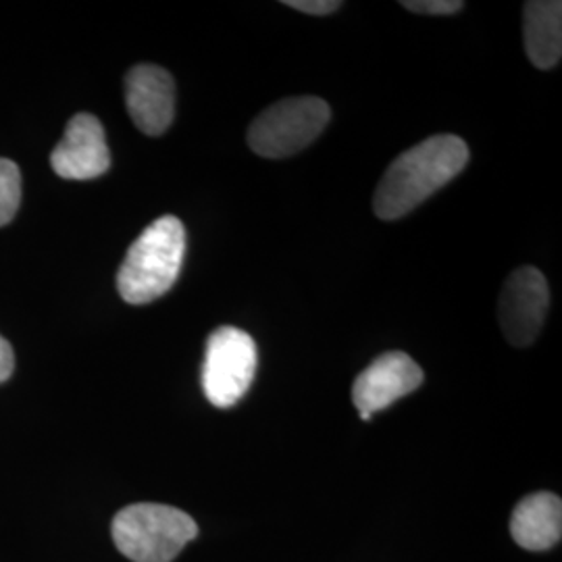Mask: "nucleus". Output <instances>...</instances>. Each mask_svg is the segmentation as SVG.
I'll use <instances>...</instances> for the list:
<instances>
[{
	"mask_svg": "<svg viewBox=\"0 0 562 562\" xmlns=\"http://www.w3.org/2000/svg\"><path fill=\"white\" fill-rule=\"evenodd\" d=\"M469 161L464 140L452 134L431 136L402 153L378 186L373 209L385 222L401 220L454 180Z\"/></svg>",
	"mask_w": 562,
	"mask_h": 562,
	"instance_id": "f257e3e1",
	"label": "nucleus"
},
{
	"mask_svg": "<svg viewBox=\"0 0 562 562\" xmlns=\"http://www.w3.org/2000/svg\"><path fill=\"white\" fill-rule=\"evenodd\" d=\"M186 255V229L178 217L150 223L130 246L117 273L121 299L148 304L161 299L178 281Z\"/></svg>",
	"mask_w": 562,
	"mask_h": 562,
	"instance_id": "f03ea898",
	"label": "nucleus"
},
{
	"mask_svg": "<svg viewBox=\"0 0 562 562\" xmlns=\"http://www.w3.org/2000/svg\"><path fill=\"white\" fill-rule=\"evenodd\" d=\"M113 542L134 562H171L199 536L196 521L165 504H132L113 519Z\"/></svg>",
	"mask_w": 562,
	"mask_h": 562,
	"instance_id": "7ed1b4c3",
	"label": "nucleus"
},
{
	"mask_svg": "<svg viewBox=\"0 0 562 562\" xmlns=\"http://www.w3.org/2000/svg\"><path fill=\"white\" fill-rule=\"evenodd\" d=\"M331 117L317 97H294L265 109L248 130V146L262 159H288L322 136Z\"/></svg>",
	"mask_w": 562,
	"mask_h": 562,
	"instance_id": "20e7f679",
	"label": "nucleus"
},
{
	"mask_svg": "<svg viewBox=\"0 0 562 562\" xmlns=\"http://www.w3.org/2000/svg\"><path fill=\"white\" fill-rule=\"evenodd\" d=\"M259 352L250 334L234 325L217 327L202 361V392L217 408H229L246 396L257 375Z\"/></svg>",
	"mask_w": 562,
	"mask_h": 562,
	"instance_id": "39448f33",
	"label": "nucleus"
},
{
	"mask_svg": "<svg viewBox=\"0 0 562 562\" xmlns=\"http://www.w3.org/2000/svg\"><path fill=\"white\" fill-rule=\"evenodd\" d=\"M550 306V290L542 271L521 267L506 280L498 302V319L504 338L522 348L533 344L542 331Z\"/></svg>",
	"mask_w": 562,
	"mask_h": 562,
	"instance_id": "423d86ee",
	"label": "nucleus"
},
{
	"mask_svg": "<svg viewBox=\"0 0 562 562\" xmlns=\"http://www.w3.org/2000/svg\"><path fill=\"white\" fill-rule=\"evenodd\" d=\"M50 165L63 180H94L111 167V153L101 121L80 113L67 123L65 136L50 155Z\"/></svg>",
	"mask_w": 562,
	"mask_h": 562,
	"instance_id": "0eeeda50",
	"label": "nucleus"
},
{
	"mask_svg": "<svg viewBox=\"0 0 562 562\" xmlns=\"http://www.w3.org/2000/svg\"><path fill=\"white\" fill-rule=\"evenodd\" d=\"M423 369L404 352H385L352 383V402L359 415H371L401 401L422 385Z\"/></svg>",
	"mask_w": 562,
	"mask_h": 562,
	"instance_id": "6e6552de",
	"label": "nucleus"
},
{
	"mask_svg": "<svg viewBox=\"0 0 562 562\" xmlns=\"http://www.w3.org/2000/svg\"><path fill=\"white\" fill-rule=\"evenodd\" d=\"M125 102L134 125L146 136H161L176 115V83L159 65H136L125 78Z\"/></svg>",
	"mask_w": 562,
	"mask_h": 562,
	"instance_id": "1a4fd4ad",
	"label": "nucleus"
},
{
	"mask_svg": "<svg viewBox=\"0 0 562 562\" xmlns=\"http://www.w3.org/2000/svg\"><path fill=\"white\" fill-rule=\"evenodd\" d=\"M513 540L525 550L542 552L561 542L562 503L550 492H538L515 506L510 517Z\"/></svg>",
	"mask_w": 562,
	"mask_h": 562,
	"instance_id": "9d476101",
	"label": "nucleus"
},
{
	"mask_svg": "<svg viewBox=\"0 0 562 562\" xmlns=\"http://www.w3.org/2000/svg\"><path fill=\"white\" fill-rule=\"evenodd\" d=\"M522 36L529 60L538 69H552L561 63L562 2L529 0L522 9Z\"/></svg>",
	"mask_w": 562,
	"mask_h": 562,
	"instance_id": "9b49d317",
	"label": "nucleus"
},
{
	"mask_svg": "<svg viewBox=\"0 0 562 562\" xmlns=\"http://www.w3.org/2000/svg\"><path fill=\"white\" fill-rule=\"evenodd\" d=\"M20 202V167L9 159H0V227L15 217Z\"/></svg>",
	"mask_w": 562,
	"mask_h": 562,
	"instance_id": "f8f14e48",
	"label": "nucleus"
},
{
	"mask_svg": "<svg viewBox=\"0 0 562 562\" xmlns=\"http://www.w3.org/2000/svg\"><path fill=\"white\" fill-rule=\"evenodd\" d=\"M402 7L419 15H454L464 9L461 0H402Z\"/></svg>",
	"mask_w": 562,
	"mask_h": 562,
	"instance_id": "ddd939ff",
	"label": "nucleus"
},
{
	"mask_svg": "<svg viewBox=\"0 0 562 562\" xmlns=\"http://www.w3.org/2000/svg\"><path fill=\"white\" fill-rule=\"evenodd\" d=\"M285 7L296 9L306 15H329L336 13L341 7L340 0H283Z\"/></svg>",
	"mask_w": 562,
	"mask_h": 562,
	"instance_id": "4468645a",
	"label": "nucleus"
},
{
	"mask_svg": "<svg viewBox=\"0 0 562 562\" xmlns=\"http://www.w3.org/2000/svg\"><path fill=\"white\" fill-rule=\"evenodd\" d=\"M15 369V355L11 344L0 336V383L7 382Z\"/></svg>",
	"mask_w": 562,
	"mask_h": 562,
	"instance_id": "2eb2a0df",
	"label": "nucleus"
}]
</instances>
